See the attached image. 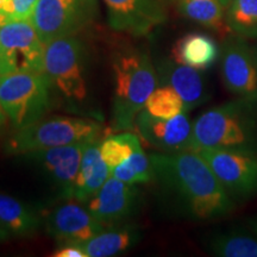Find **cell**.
<instances>
[{
  "instance_id": "6da1fadb",
  "label": "cell",
  "mask_w": 257,
  "mask_h": 257,
  "mask_svg": "<svg viewBox=\"0 0 257 257\" xmlns=\"http://www.w3.org/2000/svg\"><path fill=\"white\" fill-rule=\"evenodd\" d=\"M149 157L155 179L192 219H221L236 208V202L197 152L159 153Z\"/></svg>"
},
{
  "instance_id": "7a4b0ae2",
  "label": "cell",
  "mask_w": 257,
  "mask_h": 257,
  "mask_svg": "<svg viewBox=\"0 0 257 257\" xmlns=\"http://www.w3.org/2000/svg\"><path fill=\"white\" fill-rule=\"evenodd\" d=\"M206 148L257 150V101L234 96L199 115L189 150Z\"/></svg>"
},
{
  "instance_id": "3957f363",
  "label": "cell",
  "mask_w": 257,
  "mask_h": 257,
  "mask_svg": "<svg viewBox=\"0 0 257 257\" xmlns=\"http://www.w3.org/2000/svg\"><path fill=\"white\" fill-rule=\"evenodd\" d=\"M114 94L112 125L114 131H131L135 120L159 85L156 67L140 50L119 51L112 60Z\"/></svg>"
},
{
  "instance_id": "277c9868",
  "label": "cell",
  "mask_w": 257,
  "mask_h": 257,
  "mask_svg": "<svg viewBox=\"0 0 257 257\" xmlns=\"http://www.w3.org/2000/svg\"><path fill=\"white\" fill-rule=\"evenodd\" d=\"M104 130L102 124L92 118L67 115L41 118L28 126L17 128L6 142L5 152L10 155H27L37 150L92 142L102 138Z\"/></svg>"
},
{
  "instance_id": "5b68a950",
  "label": "cell",
  "mask_w": 257,
  "mask_h": 257,
  "mask_svg": "<svg viewBox=\"0 0 257 257\" xmlns=\"http://www.w3.org/2000/svg\"><path fill=\"white\" fill-rule=\"evenodd\" d=\"M87 61L82 42L76 36L53 40L44 44L43 74L51 92L69 105L87 99Z\"/></svg>"
},
{
  "instance_id": "8992f818",
  "label": "cell",
  "mask_w": 257,
  "mask_h": 257,
  "mask_svg": "<svg viewBox=\"0 0 257 257\" xmlns=\"http://www.w3.org/2000/svg\"><path fill=\"white\" fill-rule=\"evenodd\" d=\"M0 106L16 130L43 118L51 106V89L43 73L0 75Z\"/></svg>"
},
{
  "instance_id": "52a82bcc",
  "label": "cell",
  "mask_w": 257,
  "mask_h": 257,
  "mask_svg": "<svg viewBox=\"0 0 257 257\" xmlns=\"http://www.w3.org/2000/svg\"><path fill=\"white\" fill-rule=\"evenodd\" d=\"M197 153L236 204L257 197V150L206 148Z\"/></svg>"
},
{
  "instance_id": "ba28073f",
  "label": "cell",
  "mask_w": 257,
  "mask_h": 257,
  "mask_svg": "<svg viewBox=\"0 0 257 257\" xmlns=\"http://www.w3.org/2000/svg\"><path fill=\"white\" fill-rule=\"evenodd\" d=\"M96 0H38L30 21L44 44L56 38L76 36L94 21Z\"/></svg>"
},
{
  "instance_id": "9c48e42d",
  "label": "cell",
  "mask_w": 257,
  "mask_h": 257,
  "mask_svg": "<svg viewBox=\"0 0 257 257\" xmlns=\"http://www.w3.org/2000/svg\"><path fill=\"white\" fill-rule=\"evenodd\" d=\"M44 43L28 21H10L0 27V75L17 72L43 73Z\"/></svg>"
},
{
  "instance_id": "30bf717a",
  "label": "cell",
  "mask_w": 257,
  "mask_h": 257,
  "mask_svg": "<svg viewBox=\"0 0 257 257\" xmlns=\"http://www.w3.org/2000/svg\"><path fill=\"white\" fill-rule=\"evenodd\" d=\"M220 75L231 94L257 101V60L246 38L234 34L225 38L220 48Z\"/></svg>"
},
{
  "instance_id": "8fae6325",
  "label": "cell",
  "mask_w": 257,
  "mask_h": 257,
  "mask_svg": "<svg viewBox=\"0 0 257 257\" xmlns=\"http://www.w3.org/2000/svg\"><path fill=\"white\" fill-rule=\"evenodd\" d=\"M44 224L48 233L61 245L74 244L81 246L106 229L105 225L79 201L66 202L54 207L47 213Z\"/></svg>"
},
{
  "instance_id": "7c38bea8",
  "label": "cell",
  "mask_w": 257,
  "mask_h": 257,
  "mask_svg": "<svg viewBox=\"0 0 257 257\" xmlns=\"http://www.w3.org/2000/svg\"><path fill=\"white\" fill-rule=\"evenodd\" d=\"M110 27L133 36H144L166 21L163 0H104Z\"/></svg>"
},
{
  "instance_id": "4fadbf2b",
  "label": "cell",
  "mask_w": 257,
  "mask_h": 257,
  "mask_svg": "<svg viewBox=\"0 0 257 257\" xmlns=\"http://www.w3.org/2000/svg\"><path fill=\"white\" fill-rule=\"evenodd\" d=\"M135 128L144 142L163 153L187 152L191 147L193 123L187 112L163 119L143 108L135 120Z\"/></svg>"
},
{
  "instance_id": "5bb4252c",
  "label": "cell",
  "mask_w": 257,
  "mask_h": 257,
  "mask_svg": "<svg viewBox=\"0 0 257 257\" xmlns=\"http://www.w3.org/2000/svg\"><path fill=\"white\" fill-rule=\"evenodd\" d=\"M140 205V189L110 176L85 206L106 227L126 220Z\"/></svg>"
},
{
  "instance_id": "9a60e30c",
  "label": "cell",
  "mask_w": 257,
  "mask_h": 257,
  "mask_svg": "<svg viewBox=\"0 0 257 257\" xmlns=\"http://www.w3.org/2000/svg\"><path fill=\"white\" fill-rule=\"evenodd\" d=\"M89 142L69 144L27 154L43 167L57 186L64 200H73L74 186L78 178L82 154Z\"/></svg>"
},
{
  "instance_id": "2e32d148",
  "label": "cell",
  "mask_w": 257,
  "mask_h": 257,
  "mask_svg": "<svg viewBox=\"0 0 257 257\" xmlns=\"http://www.w3.org/2000/svg\"><path fill=\"white\" fill-rule=\"evenodd\" d=\"M159 85L169 86L180 95L189 112L208 101L211 92L201 70L176 62L173 59H163L156 64Z\"/></svg>"
},
{
  "instance_id": "e0dca14e",
  "label": "cell",
  "mask_w": 257,
  "mask_h": 257,
  "mask_svg": "<svg viewBox=\"0 0 257 257\" xmlns=\"http://www.w3.org/2000/svg\"><path fill=\"white\" fill-rule=\"evenodd\" d=\"M101 141V138H99L89 142L82 154L73 194V200L81 204L88 201L111 176L110 168L100 153Z\"/></svg>"
},
{
  "instance_id": "ac0fdd59",
  "label": "cell",
  "mask_w": 257,
  "mask_h": 257,
  "mask_svg": "<svg viewBox=\"0 0 257 257\" xmlns=\"http://www.w3.org/2000/svg\"><path fill=\"white\" fill-rule=\"evenodd\" d=\"M172 59L202 72L213 67L220 59V47L206 34L191 32L176 42Z\"/></svg>"
},
{
  "instance_id": "d6986e66",
  "label": "cell",
  "mask_w": 257,
  "mask_h": 257,
  "mask_svg": "<svg viewBox=\"0 0 257 257\" xmlns=\"http://www.w3.org/2000/svg\"><path fill=\"white\" fill-rule=\"evenodd\" d=\"M138 240L140 230L134 225H113L92 237L81 248L87 257H110L127 251Z\"/></svg>"
},
{
  "instance_id": "ffe728a7",
  "label": "cell",
  "mask_w": 257,
  "mask_h": 257,
  "mask_svg": "<svg viewBox=\"0 0 257 257\" xmlns=\"http://www.w3.org/2000/svg\"><path fill=\"white\" fill-rule=\"evenodd\" d=\"M0 224L11 237H30L40 230L42 218L24 202L0 193Z\"/></svg>"
},
{
  "instance_id": "44dd1931",
  "label": "cell",
  "mask_w": 257,
  "mask_h": 257,
  "mask_svg": "<svg viewBox=\"0 0 257 257\" xmlns=\"http://www.w3.org/2000/svg\"><path fill=\"white\" fill-rule=\"evenodd\" d=\"M182 16L202 27L225 35L231 34L225 21V8L219 0H174Z\"/></svg>"
},
{
  "instance_id": "7402d4cb",
  "label": "cell",
  "mask_w": 257,
  "mask_h": 257,
  "mask_svg": "<svg viewBox=\"0 0 257 257\" xmlns=\"http://www.w3.org/2000/svg\"><path fill=\"white\" fill-rule=\"evenodd\" d=\"M208 249L219 257H257V237L240 229L227 230L212 237Z\"/></svg>"
},
{
  "instance_id": "603a6c76",
  "label": "cell",
  "mask_w": 257,
  "mask_h": 257,
  "mask_svg": "<svg viewBox=\"0 0 257 257\" xmlns=\"http://www.w3.org/2000/svg\"><path fill=\"white\" fill-rule=\"evenodd\" d=\"M225 21L231 34L257 40V0H231L225 9Z\"/></svg>"
},
{
  "instance_id": "cb8c5ba5",
  "label": "cell",
  "mask_w": 257,
  "mask_h": 257,
  "mask_svg": "<svg viewBox=\"0 0 257 257\" xmlns=\"http://www.w3.org/2000/svg\"><path fill=\"white\" fill-rule=\"evenodd\" d=\"M138 147H141L140 138L127 131L104 138L100 143V153L110 173L114 167L127 160Z\"/></svg>"
},
{
  "instance_id": "d4e9b609",
  "label": "cell",
  "mask_w": 257,
  "mask_h": 257,
  "mask_svg": "<svg viewBox=\"0 0 257 257\" xmlns=\"http://www.w3.org/2000/svg\"><path fill=\"white\" fill-rule=\"evenodd\" d=\"M144 110L154 117L168 119L185 112V106L182 99L174 89L169 86L160 85L147 100Z\"/></svg>"
},
{
  "instance_id": "484cf974",
  "label": "cell",
  "mask_w": 257,
  "mask_h": 257,
  "mask_svg": "<svg viewBox=\"0 0 257 257\" xmlns=\"http://www.w3.org/2000/svg\"><path fill=\"white\" fill-rule=\"evenodd\" d=\"M38 0H9L6 4L10 21H28L31 18Z\"/></svg>"
},
{
  "instance_id": "4316f807",
  "label": "cell",
  "mask_w": 257,
  "mask_h": 257,
  "mask_svg": "<svg viewBox=\"0 0 257 257\" xmlns=\"http://www.w3.org/2000/svg\"><path fill=\"white\" fill-rule=\"evenodd\" d=\"M111 175L117 178L120 181L125 182V184L128 185H138L140 184V180H138V176L133 168V166L130 165L127 160L123 161V162L119 163L117 167H114L113 169L111 170Z\"/></svg>"
},
{
  "instance_id": "83f0119b",
  "label": "cell",
  "mask_w": 257,
  "mask_h": 257,
  "mask_svg": "<svg viewBox=\"0 0 257 257\" xmlns=\"http://www.w3.org/2000/svg\"><path fill=\"white\" fill-rule=\"evenodd\" d=\"M55 257H87L86 252L80 245H74V244H66L61 245V248L55 250L53 253Z\"/></svg>"
},
{
  "instance_id": "f1b7e54d",
  "label": "cell",
  "mask_w": 257,
  "mask_h": 257,
  "mask_svg": "<svg viewBox=\"0 0 257 257\" xmlns=\"http://www.w3.org/2000/svg\"><path fill=\"white\" fill-rule=\"evenodd\" d=\"M9 0H0V27L10 22L8 11H6V4Z\"/></svg>"
},
{
  "instance_id": "f546056e",
  "label": "cell",
  "mask_w": 257,
  "mask_h": 257,
  "mask_svg": "<svg viewBox=\"0 0 257 257\" xmlns=\"http://www.w3.org/2000/svg\"><path fill=\"white\" fill-rule=\"evenodd\" d=\"M10 237H11V236H10V233L5 230V227L3 226L2 224H0V243L10 239Z\"/></svg>"
},
{
  "instance_id": "4dcf8cb0",
  "label": "cell",
  "mask_w": 257,
  "mask_h": 257,
  "mask_svg": "<svg viewBox=\"0 0 257 257\" xmlns=\"http://www.w3.org/2000/svg\"><path fill=\"white\" fill-rule=\"evenodd\" d=\"M6 118H8V115L5 114L4 110L2 108V106H0V130H2L3 126H4L5 123H6Z\"/></svg>"
},
{
  "instance_id": "1f68e13d",
  "label": "cell",
  "mask_w": 257,
  "mask_h": 257,
  "mask_svg": "<svg viewBox=\"0 0 257 257\" xmlns=\"http://www.w3.org/2000/svg\"><path fill=\"white\" fill-rule=\"evenodd\" d=\"M219 2L221 3V5H223L224 8L226 9V8H227V5L230 4V2H231V0H219Z\"/></svg>"
},
{
  "instance_id": "d6a6232c",
  "label": "cell",
  "mask_w": 257,
  "mask_h": 257,
  "mask_svg": "<svg viewBox=\"0 0 257 257\" xmlns=\"http://www.w3.org/2000/svg\"><path fill=\"white\" fill-rule=\"evenodd\" d=\"M253 50H255V55H256V60H257V44L253 46Z\"/></svg>"
}]
</instances>
